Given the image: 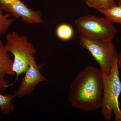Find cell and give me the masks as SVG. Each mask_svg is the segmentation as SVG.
<instances>
[{
    "label": "cell",
    "instance_id": "obj_1",
    "mask_svg": "<svg viewBox=\"0 0 121 121\" xmlns=\"http://www.w3.org/2000/svg\"><path fill=\"white\" fill-rule=\"evenodd\" d=\"M103 90V77L100 69L86 67L72 82L68 93V100L72 107L85 111L101 108Z\"/></svg>",
    "mask_w": 121,
    "mask_h": 121
},
{
    "label": "cell",
    "instance_id": "obj_2",
    "mask_svg": "<svg viewBox=\"0 0 121 121\" xmlns=\"http://www.w3.org/2000/svg\"><path fill=\"white\" fill-rule=\"evenodd\" d=\"M117 62V58L115 60L110 74H103V90L101 109L102 116L106 121H111L113 114L115 121H121L119 102L121 93V82Z\"/></svg>",
    "mask_w": 121,
    "mask_h": 121
},
{
    "label": "cell",
    "instance_id": "obj_3",
    "mask_svg": "<svg viewBox=\"0 0 121 121\" xmlns=\"http://www.w3.org/2000/svg\"><path fill=\"white\" fill-rule=\"evenodd\" d=\"M5 47L7 51L14 56L13 69L16 78L11 84L12 86L18 80L20 76L25 73L29 65L30 58L35 55L37 51L28 41L27 36H20L16 31L7 34Z\"/></svg>",
    "mask_w": 121,
    "mask_h": 121
},
{
    "label": "cell",
    "instance_id": "obj_4",
    "mask_svg": "<svg viewBox=\"0 0 121 121\" xmlns=\"http://www.w3.org/2000/svg\"><path fill=\"white\" fill-rule=\"evenodd\" d=\"M79 42L80 46L87 50L98 64L103 74L109 75L118 56L113 41L92 39L80 35Z\"/></svg>",
    "mask_w": 121,
    "mask_h": 121
},
{
    "label": "cell",
    "instance_id": "obj_5",
    "mask_svg": "<svg viewBox=\"0 0 121 121\" xmlns=\"http://www.w3.org/2000/svg\"><path fill=\"white\" fill-rule=\"evenodd\" d=\"M113 23L107 17L91 15L78 17L75 20L76 29L80 35L106 41H113L117 34Z\"/></svg>",
    "mask_w": 121,
    "mask_h": 121
},
{
    "label": "cell",
    "instance_id": "obj_6",
    "mask_svg": "<svg viewBox=\"0 0 121 121\" xmlns=\"http://www.w3.org/2000/svg\"><path fill=\"white\" fill-rule=\"evenodd\" d=\"M44 63L37 64L35 55L30 58L29 65L25 72L18 88L14 92L16 97L22 98L31 95L36 86L41 82L48 81L46 77L41 74L40 69Z\"/></svg>",
    "mask_w": 121,
    "mask_h": 121
},
{
    "label": "cell",
    "instance_id": "obj_7",
    "mask_svg": "<svg viewBox=\"0 0 121 121\" xmlns=\"http://www.w3.org/2000/svg\"><path fill=\"white\" fill-rule=\"evenodd\" d=\"M0 5L4 12L11 14L15 19L21 18L26 23L39 24L43 22L40 11L29 8L21 0H0Z\"/></svg>",
    "mask_w": 121,
    "mask_h": 121
},
{
    "label": "cell",
    "instance_id": "obj_8",
    "mask_svg": "<svg viewBox=\"0 0 121 121\" xmlns=\"http://www.w3.org/2000/svg\"><path fill=\"white\" fill-rule=\"evenodd\" d=\"M13 60L11 59L0 38V80L4 79L6 75H15L13 69Z\"/></svg>",
    "mask_w": 121,
    "mask_h": 121
},
{
    "label": "cell",
    "instance_id": "obj_9",
    "mask_svg": "<svg viewBox=\"0 0 121 121\" xmlns=\"http://www.w3.org/2000/svg\"><path fill=\"white\" fill-rule=\"evenodd\" d=\"M15 97L14 94L3 95L0 93V113L2 116H5L14 111L15 107L12 101Z\"/></svg>",
    "mask_w": 121,
    "mask_h": 121
},
{
    "label": "cell",
    "instance_id": "obj_10",
    "mask_svg": "<svg viewBox=\"0 0 121 121\" xmlns=\"http://www.w3.org/2000/svg\"><path fill=\"white\" fill-rule=\"evenodd\" d=\"M99 12L113 23L121 25V0H118L117 5L115 7Z\"/></svg>",
    "mask_w": 121,
    "mask_h": 121
},
{
    "label": "cell",
    "instance_id": "obj_11",
    "mask_svg": "<svg viewBox=\"0 0 121 121\" xmlns=\"http://www.w3.org/2000/svg\"><path fill=\"white\" fill-rule=\"evenodd\" d=\"M56 33L57 37L63 41H68L74 35L73 29L68 24H60L56 29Z\"/></svg>",
    "mask_w": 121,
    "mask_h": 121
},
{
    "label": "cell",
    "instance_id": "obj_12",
    "mask_svg": "<svg viewBox=\"0 0 121 121\" xmlns=\"http://www.w3.org/2000/svg\"><path fill=\"white\" fill-rule=\"evenodd\" d=\"M87 6L99 11L108 9L117 5L115 0H85Z\"/></svg>",
    "mask_w": 121,
    "mask_h": 121
},
{
    "label": "cell",
    "instance_id": "obj_13",
    "mask_svg": "<svg viewBox=\"0 0 121 121\" xmlns=\"http://www.w3.org/2000/svg\"><path fill=\"white\" fill-rule=\"evenodd\" d=\"M4 11L0 5V38L4 34L9 28L15 22V19H10L11 14L4 13Z\"/></svg>",
    "mask_w": 121,
    "mask_h": 121
},
{
    "label": "cell",
    "instance_id": "obj_14",
    "mask_svg": "<svg viewBox=\"0 0 121 121\" xmlns=\"http://www.w3.org/2000/svg\"><path fill=\"white\" fill-rule=\"evenodd\" d=\"M10 86L8 79L0 80V93H5Z\"/></svg>",
    "mask_w": 121,
    "mask_h": 121
},
{
    "label": "cell",
    "instance_id": "obj_15",
    "mask_svg": "<svg viewBox=\"0 0 121 121\" xmlns=\"http://www.w3.org/2000/svg\"><path fill=\"white\" fill-rule=\"evenodd\" d=\"M117 64L118 67V69H121V52L119 55H118Z\"/></svg>",
    "mask_w": 121,
    "mask_h": 121
}]
</instances>
